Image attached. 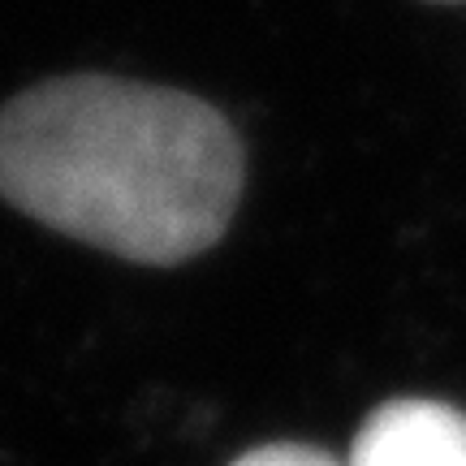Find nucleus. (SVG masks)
Masks as SVG:
<instances>
[{
  "label": "nucleus",
  "instance_id": "1",
  "mask_svg": "<svg viewBox=\"0 0 466 466\" xmlns=\"http://www.w3.org/2000/svg\"><path fill=\"white\" fill-rule=\"evenodd\" d=\"M238 195V134L195 96L86 74L0 108V199L86 247L182 264L217 247Z\"/></svg>",
  "mask_w": 466,
  "mask_h": 466
},
{
  "label": "nucleus",
  "instance_id": "2",
  "mask_svg": "<svg viewBox=\"0 0 466 466\" xmlns=\"http://www.w3.org/2000/svg\"><path fill=\"white\" fill-rule=\"evenodd\" d=\"M350 466H466V415L432 398H398L371 410Z\"/></svg>",
  "mask_w": 466,
  "mask_h": 466
},
{
  "label": "nucleus",
  "instance_id": "3",
  "mask_svg": "<svg viewBox=\"0 0 466 466\" xmlns=\"http://www.w3.org/2000/svg\"><path fill=\"white\" fill-rule=\"evenodd\" d=\"M233 466H350V462H337L333 453L311 450V445H264V450L242 453Z\"/></svg>",
  "mask_w": 466,
  "mask_h": 466
}]
</instances>
